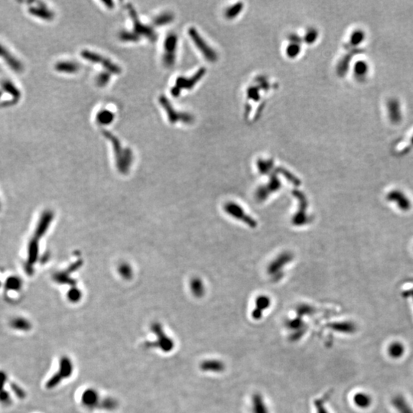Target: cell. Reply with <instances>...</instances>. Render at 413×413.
Here are the masks:
<instances>
[{
	"instance_id": "cell-1",
	"label": "cell",
	"mask_w": 413,
	"mask_h": 413,
	"mask_svg": "<svg viewBox=\"0 0 413 413\" xmlns=\"http://www.w3.org/2000/svg\"><path fill=\"white\" fill-rule=\"evenodd\" d=\"M151 329L153 334L156 335V340L145 341L143 344L144 348L146 349L156 348L164 353L172 352L176 347V344L172 338L166 335L162 325L156 322L152 325Z\"/></svg>"
},
{
	"instance_id": "cell-2",
	"label": "cell",
	"mask_w": 413,
	"mask_h": 413,
	"mask_svg": "<svg viewBox=\"0 0 413 413\" xmlns=\"http://www.w3.org/2000/svg\"><path fill=\"white\" fill-rule=\"evenodd\" d=\"M74 372V364L68 356L64 355L60 358L59 367L57 372L47 381L46 388L52 390L61 384L63 381L70 378Z\"/></svg>"
},
{
	"instance_id": "cell-3",
	"label": "cell",
	"mask_w": 413,
	"mask_h": 413,
	"mask_svg": "<svg viewBox=\"0 0 413 413\" xmlns=\"http://www.w3.org/2000/svg\"><path fill=\"white\" fill-rule=\"evenodd\" d=\"M128 10L129 13H130L132 20H133V32L137 36L140 37V35H142V36L146 37L148 39L151 40V41H156V38H157V34H156L154 30L151 27L144 25L141 22L133 5L129 4Z\"/></svg>"
},
{
	"instance_id": "cell-4",
	"label": "cell",
	"mask_w": 413,
	"mask_h": 413,
	"mask_svg": "<svg viewBox=\"0 0 413 413\" xmlns=\"http://www.w3.org/2000/svg\"><path fill=\"white\" fill-rule=\"evenodd\" d=\"M205 72H206V70L205 68H202L193 77H190V78H186V77H179L176 80V86L172 89L171 93H172V96L179 97L183 89L190 90V89L193 88L194 86L199 82Z\"/></svg>"
},
{
	"instance_id": "cell-5",
	"label": "cell",
	"mask_w": 413,
	"mask_h": 413,
	"mask_svg": "<svg viewBox=\"0 0 413 413\" xmlns=\"http://www.w3.org/2000/svg\"><path fill=\"white\" fill-rule=\"evenodd\" d=\"M159 102H160L161 105L163 106V108L167 113L168 118L169 121L172 123H177L178 121H182L184 123H191L193 120L191 115L188 113H179L176 111L173 107H172V103H170L169 100L166 98L165 96H161L159 98Z\"/></svg>"
},
{
	"instance_id": "cell-6",
	"label": "cell",
	"mask_w": 413,
	"mask_h": 413,
	"mask_svg": "<svg viewBox=\"0 0 413 413\" xmlns=\"http://www.w3.org/2000/svg\"><path fill=\"white\" fill-rule=\"evenodd\" d=\"M189 35L195 42V45L200 50L201 52L204 54L206 59L210 61H214L216 60V54L208 44L205 42V40L202 38L200 34L198 32L197 30L195 28H191L189 31Z\"/></svg>"
},
{
	"instance_id": "cell-7",
	"label": "cell",
	"mask_w": 413,
	"mask_h": 413,
	"mask_svg": "<svg viewBox=\"0 0 413 413\" xmlns=\"http://www.w3.org/2000/svg\"><path fill=\"white\" fill-rule=\"evenodd\" d=\"M81 56L84 57V59L88 60L91 62L101 64L108 70L109 72L116 74H120L121 72V69L119 66L115 64L114 63L111 62V61L107 59L106 57L100 56V54L85 50V51H83L81 52Z\"/></svg>"
},
{
	"instance_id": "cell-8",
	"label": "cell",
	"mask_w": 413,
	"mask_h": 413,
	"mask_svg": "<svg viewBox=\"0 0 413 413\" xmlns=\"http://www.w3.org/2000/svg\"><path fill=\"white\" fill-rule=\"evenodd\" d=\"M177 44V35L176 34H169L165 41V54L163 57L165 65L167 67H172L175 64Z\"/></svg>"
},
{
	"instance_id": "cell-9",
	"label": "cell",
	"mask_w": 413,
	"mask_h": 413,
	"mask_svg": "<svg viewBox=\"0 0 413 413\" xmlns=\"http://www.w3.org/2000/svg\"><path fill=\"white\" fill-rule=\"evenodd\" d=\"M101 399L97 390L94 388H88L83 392L80 401H81V404L86 409L90 411H93L94 410H98Z\"/></svg>"
},
{
	"instance_id": "cell-10",
	"label": "cell",
	"mask_w": 413,
	"mask_h": 413,
	"mask_svg": "<svg viewBox=\"0 0 413 413\" xmlns=\"http://www.w3.org/2000/svg\"><path fill=\"white\" fill-rule=\"evenodd\" d=\"M387 199L389 202L395 203L400 210L403 211H408L411 209V201L403 192L399 190L391 191L387 194Z\"/></svg>"
},
{
	"instance_id": "cell-11",
	"label": "cell",
	"mask_w": 413,
	"mask_h": 413,
	"mask_svg": "<svg viewBox=\"0 0 413 413\" xmlns=\"http://www.w3.org/2000/svg\"><path fill=\"white\" fill-rule=\"evenodd\" d=\"M103 136L108 139L113 145L115 153L117 155V158L120 163H122V160L127 161L130 159L131 151L129 149H123L120 140H118V138L116 137L114 135L112 134L108 131H103Z\"/></svg>"
},
{
	"instance_id": "cell-12",
	"label": "cell",
	"mask_w": 413,
	"mask_h": 413,
	"mask_svg": "<svg viewBox=\"0 0 413 413\" xmlns=\"http://www.w3.org/2000/svg\"><path fill=\"white\" fill-rule=\"evenodd\" d=\"M387 110L389 119L393 123L398 124L402 121L403 113H402L401 104L397 99H390L387 101Z\"/></svg>"
},
{
	"instance_id": "cell-13",
	"label": "cell",
	"mask_w": 413,
	"mask_h": 413,
	"mask_svg": "<svg viewBox=\"0 0 413 413\" xmlns=\"http://www.w3.org/2000/svg\"><path fill=\"white\" fill-rule=\"evenodd\" d=\"M200 369L203 372L220 374V373H223L226 370V364L220 360H205V361L201 363Z\"/></svg>"
},
{
	"instance_id": "cell-14",
	"label": "cell",
	"mask_w": 413,
	"mask_h": 413,
	"mask_svg": "<svg viewBox=\"0 0 413 413\" xmlns=\"http://www.w3.org/2000/svg\"><path fill=\"white\" fill-rule=\"evenodd\" d=\"M361 52H363L362 50L360 49V48H356V49L351 50L346 55L343 57L338 63V67H337L338 75L341 76V77L345 75L346 73L348 72V69H349L350 63H351L353 57L356 54Z\"/></svg>"
},
{
	"instance_id": "cell-15",
	"label": "cell",
	"mask_w": 413,
	"mask_h": 413,
	"mask_svg": "<svg viewBox=\"0 0 413 413\" xmlns=\"http://www.w3.org/2000/svg\"><path fill=\"white\" fill-rule=\"evenodd\" d=\"M252 413H269V408L262 394L256 393L251 398Z\"/></svg>"
},
{
	"instance_id": "cell-16",
	"label": "cell",
	"mask_w": 413,
	"mask_h": 413,
	"mask_svg": "<svg viewBox=\"0 0 413 413\" xmlns=\"http://www.w3.org/2000/svg\"><path fill=\"white\" fill-rule=\"evenodd\" d=\"M38 243L35 239H31L29 242L28 248V261H27L25 271L27 273L30 274L32 272L31 266L34 265L38 257Z\"/></svg>"
},
{
	"instance_id": "cell-17",
	"label": "cell",
	"mask_w": 413,
	"mask_h": 413,
	"mask_svg": "<svg viewBox=\"0 0 413 413\" xmlns=\"http://www.w3.org/2000/svg\"><path fill=\"white\" fill-rule=\"evenodd\" d=\"M0 57L4 58L7 64L11 67V68L13 69L14 71H21L22 70V64L15 57H14L12 54H10L2 44H0Z\"/></svg>"
},
{
	"instance_id": "cell-18",
	"label": "cell",
	"mask_w": 413,
	"mask_h": 413,
	"mask_svg": "<svg viewBox=\"0 0 413 413\" xmlns=\"http://www.w3.org/2000/svg\"><path fill=\"white\" fill-rule=\"evenodd\" d=\"M10 326L16 331L28 332L32 328L31 322L23 317H16L10 321Z\"/></svg>"
},
{
	"instance_id": "cell-19",
	"label": "cell",
	"mask_w": 413,
	"mask_h": 413,
	"mask_svg": "<svg viewBox=\"0 0 413 413\" xmlns=\"http://www.w3.org/2000/svg\"><path fill=\"white\" fill-rule=\"evenodd\" d=\"M29 13L41 19L51 20L54 18V13L52 11H50L44 5H34L31 7L29 8Z\"/></svg>"
},
{
	"instance_id": "cell-20",
	"label": "cell",
	"mask_w": 413,
	"mask_h": 413,
	"mask_svg": "<svg viewBox=\"0 0 413 413\" xmlns=\"http://www.w3.org/2000/svg\"><path fill=\"white\" fill-rule=\"evenodd\" d=\"M2 91L5 92L7 94H10L15 103L21 99V94L18 87L15 86L13 83L10 80H4L2 84Z\"/></svg>"
},
{
	"instance_id": "cell-21",
	"label": "cell",
	"mask_w": 413,
	"mask_h": 413,
	"mask_svg": "<svg viewBox=\"0 0 413 413\" xmlns=\"http://www.w3.org/2000/svg\"><path fill=\"white\" fill-rule=\"evenodd\" d=\"M366 34L362 30H356L352 33L349 41L347 44V48L350 50L356 49L359 44L365 40Z\"/></svg>"
},
{
	"instance_id": "cell-22",
	"label": "cell",
	"mask_w": 413,
	"mask_h": 413,
	"mask_svg": "<svg viewBox=\"0 0 413 413\" xmlns=\"http://www.w3.org/2000/svg\"><path fill=\"white\" fill-rule=\"evenodd\" d=\"M119 407V403L117 400L113 397H104L100 400V405L98 410H105V411H114Z\"/></svg>"
},
{
	"instance_id": "cell-23",
	"label": "cell",
	"mask_w": 413,
	"mask_h": 413,
	"mask_svg": "<svg viewBox=\"0 0 413 413\" xmlns=\"http://www.w3.org/2000/svg\"><path fill=\"white\" fill-rule=\"evenodd\" d=\"M354 74L358 80H364L369 72V66L367 62L360 61L354 65Z\"/></svg>"
},
{
	"instance_id": "cell-24",
	"label": "cell",
	"mask_w": 413,
	"mask_h": 413,
	"mask_svg": "<svg viewBox=\"0 0 413 413\" xmlns=\"http://www.w3.org/2000/svg\"><path fill=\"white\" fill-rule=\"evenodd\" d=\"M5 287L7 290L18 292L21 290V287H22V281L18 276L12 275L5 281Z\"/></svg>"
},
{
	"instance_id": "cell-25",
	"label": "cell",
	"mask_w": 413,
	"mask_h": 413,
	"mask_svg": "<svg viewBox=\"0 0 413 413\" xmlns=\"http://www.w3.org/2000/svg\"><path fill=\"white\" fill-rule=\"evenodd\" d=\"M55 69L59 72L74 73L78 71V64L74 62H59L55 65Z\"/></svg>"
},
{
	"instance_id": "cell-26",
	"label": "cell",
	"mask_w": 413,
	"mask_h": 413,
	"mask_svg": "<svg viewBox=\"0 0 413 413\" xmlns=\"http://www.w3.org/2000/svg\"><path fill=\"white\" fill-rule=\"evenodd\" d=\"M51 219V213H44L42 217H41V220H40L39 223H38V227H37L36 229V233H35V235H36L37 237H40V236H41L43 234H44V231L46 230V228L48 227V224H49Z\"/></svg>"
},
{
	"instance_id": "cell-27",
	"label": "cell",
	"mask_w": 413,
	"mask_h": 413,
	"mask_svg": "<svg viewBox=\"0 0 413 413\" xmlns=\"http://www.w3.org/2000/svg\"><path fill=\"white\" fill-rule=\"evenodd\" d=\"M114 120V114L107 110H102L97 113V120L100 124H110Z\"/></svg>"
},
{
	"instance_id": "cell-28",
	"label": "cell",
	"mask_w": 413,
	"mask_h": 413,
	"mask_svg": "<svg viewBox=\"0 0 413 413\" xmlns=\"http://www.w3.org/2000/svg\"><path fill=\"white\" fill-rule=\"evenodd\" d=\"M354 401L358 407H361V408H366L370 405L371 400H370L369 397L366 395V394H358L354 396Z\"/></svg>"
},
{
	"instance_id": "cell-29",
	"label": "cell",
	"mask_w": 413,
	"mask_h": 413,
	"mask_svg": "<svg viewBox=\"0 0 413 413\" xmlns=\"http://www.w3.org/2000/svg\"><path fill=\"white\" fill-rule=\"evenodd\" d=\"M173 20V15L172 14L166 12V13L162 14V15L158 16L157 18H155L154 24L156 25H164L171 22Z\"/></svg>"
},
{
	"instance_id": "cell-30",
	"label": "cell",
	"mask_w": 413,
	"mask_h": 413,
	"mask_svg": "<svg viewBox=\"0 0 413 413\" xmlns=\"http://www.w3.org/2000/svg\"><path fill=\"white\" fill-rule=\"evenodd\" d=\"M404 348L402 344L397 342L391 344L390 347V354L394 358H399L404 353Z\"/></svg>"
},
{
	"instance_id": "cell-31",
	"label": "cell",
	"mask_w": 413,
	"mask_h": 413,
	"mask_svg": "<svg viewBox=\"0 0 413 413\" xmlns=\"http://www.w3.org/2000/svg\"><path fill=\"white\" fill-rule=\"evenodd\" d=\"M327 400L326 397H322V398L317 399L314 401V406L316 409V413H329L325 407V402Z\"/></svg>"
},
{
	"instance_id": "cell-32",
	"label": "cell",
	"mask_w": 413,
	"mask_h": 413,
	"mask_svg": "<svg viewBox=\"0 0 413 413\" xmlns=\"http://www.w3.org/2000/svg\"><path fill=\"white\" fill-rule=\"evenodd\" d=\"M242 9H243V3L239 2V3L235 4L233 6L230 7V8L226 10V16L229 18H233V17L238 15V14L240 12Z\"/></svg>"
},
{
	"instance_id": "cell-33",
	"label": "cell",
	"mask_w": 413,
	"mask_h": 413,
	"mask_svg": "<svg viewBox=\"0 0 413 413\" xmlns=\"http://www.w3.org/2000/svg\"><path fill=\"white\" fill-rule=\"evenodd\" d=\"M120 36V39L124 41H137L140 40V37L137 36L133 31H122Z\"/></svg>"
},
{
	"instance_id": "cell-34",
	"label": "cell",
	"mask_w": 413,
	"mask_h": 413,
	"mask_svg": "<svg viewBox=\"0 0 413 413\" xmlns=\"http://www.w3.org/2000/svg\"><path fill=\"white\" fill-rule=\"evenodd\" d=\"M10 387H11V390L13 391L15 396L18 399H20V400H23V399H25V397H26V394H25V391L18 384H15V383H11L10 384Z\"/></svg>"
},
{
	"instance_id": "cell-35",
	"label": "cell",
	"mask_w": 413,
	"mask_h": 413,
	"mask_svg": "<svg viewBox=\"0 0 413 413\" xmlns=\"http://www.w3.org/2000/svg\"><path fill=\"white\" fill-rule=\"evenodd\" d=\"M300 51V47L296 43L290 44V45L287 48V54L290 57H295V56L298 55V53Z\"/></svg>"
},
{
	"instance_id": "cell-36",
	"label": "cell",
	"mask_w": 413,
	"mask_h": 413,
	"mask_svg": "<svg viewBox=\"0 0 413 413\" xmlns=\"http://www.w3.org/2000/svg\"><path fill=\"white\" fill-rule=\"evenodd\" d=\"M110 74L108 73H102L99 74L97 78V83L100 87H103L105 86L110 80Z\"/></svg>"
},
{
	"instance_id": "cell-37",
	"label": "cell",
	"mask_w": 413,
	"mask_h": 413,
	"mask_svg": "<svg viewBox=\"0 0 413 413\" xmlns=\"http://www.w3.org/2000/svg\"><path fill=\"white\" fill-rule=\"evenodd\" d=\"M0 403L2 405L5 406H8L11 404V397H10L9 393L7 392L6 390H5L4 392L0 393Z\"/></svg>"
},
{
	"instance_id": "cell-38",
	"label": "cell",
	"mask_w": 413,
	"mask_h": 413,
	"mask_svg": "<svg viewBox=\"0 0 413 413\" xmlns=\"http://www.w3.org/2000/svg\"><path fill=\"white\" fill-rule=\"evenodd\" d=\"M317 37H318V33H317L316 31L315 30H312V31H308L307 33L306 36H305V40H306L308 44H312V42L316 40Z\"/></svg>"
},
{
	"instance_id": "cell-39",
	"label": "cell",
	"mask_w": 413,
	"mask_h": 413,
	"mask_svg": "<svg viewBox=\"0 0 413 413\" xmlns=\"http://www.w3.org/2000/svg\"><path fill=\"white\" fill-rule=\"evenodd\" d=\"M7 382V375L3 371H0V393L4 392V387Z\"/></svg>"
},
{
	"instance_id": "cell-40",
	"label": "cell",
	"mask_w": 413,
	"mask_h": 413,
	"mask_svg": "<svg viewBox=\"0 0 413 413\" xmlns=\"http://www.w3.org/2000/svg\"><path fill=\"white\" fill-rule=\"evenodd\" d=\"M411 144H412V146H413V136H412V138H411Z\"/></svg>"
},
{
	"instance_id": "cell-41",
	"label": "cell",
	"mask_w": 413,
	"mask_h": 413,
	"mask_svg": "<svg viewBox=\"0 0 413 413\" xmlns=\"http://www.w3.org/2000/svg\"><path fill=\"white\" fill-rule=\"evenodd\" d=\"M0 208H1V202H0Z\"/></svg>"
},
{
	"instance_id": "cell-42",
	"label": "cell",
	"mask_w": 413,
	"mask_h": 413,
	"mask_svg": "<svg viewBox=\"0 0 413 413\" xmlns=\"http://www.w3.org/2000/svg\"><path fill=\"white\" fill-rule=\"evenodd\" d=\"M0 286H1V282H0Z\"/></svg>"
}]
</instances>
